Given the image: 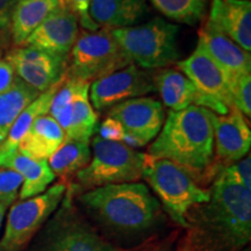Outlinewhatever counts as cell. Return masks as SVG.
<instances>
[{
  "label": "cell",
  "mask_w": 251,
  "mask_h": 251,
  "mask_svg": "<svg viewBox=\"0 0 251 251\" xmlns=\"http://www.w3.org/2000/svg\"><path fill=\"white\" fill-rule=\"evenodd\" d=\"M213 112L191 105L181 111H169L156 140L147 155L169 159L187 171L202 172L211 165L214 152Z\"/></svg>",
  "instance_id": "cell-1"
},
{
  "label": "cell",
  "mask_w": 251,
  "mask_h": 251,
  "mask_svg": "<svg viewBox=\"0 0 251 251\" xmlns=\"http://www.w3.org/2000/svg\"><path fill=\"white\" fill-rule=\"evenodd\" d=\"M85 208L106 227L121 233L148 230L161 214V203L142 183L112 184L79 197Z\"/></svg>",
  "instance_id": "cell-2"
},
{
  "label": "cell",
  "mask_w": 251,
  "mask_h": 251,
  "mask_svg": "<svg viewBox=\"0 0 251 251\" xmlns=\"http://www.w3.org/2000/svg\"><path fill=\"white\" fill-rule=\"evenodd\" d=\"M179 26L163 18H153L148 23L112 29L119 46L131 64L156 70L175 64L180 57L178 48Z\"/></svg>",
  "instance_id": "cell-3"
},
{
  "label": "cell",
  "mask_w": 251,
  "mask_h": 251,
  "mask_svg": "<svg viewBox=\"0 0 251 251\" xmlns=\"http://www.w3.org/2000/svg\"><path fill=\"white\" fill-rule=\"evenodd\" d=\"M209 226L228 247L242 248L251 237V191L218 174L206 202Z\"/></svg>",
  "instance_id": "cell-4"
},
{
  "label": "cell",
  "mask_w": 251,
  "mask_h": 251,
  "mask_svg": "<svg viewBox=\"0 0 251 251\" xmlns=\"http://www.w3.org/2000/svg\"><path fill=\"white\" fill-rule=\"evenodd\" d=\"M142 178L152 188L171 219L181 227H188L187 213L193 206L209 200V191L200 187L190 171L169 159L147 155Z\"/></svg>",
  "instance_id": "cell-5"
},
{
  "label": "cell",
  "mask_w": 251,
  "mask_h": 251,
  "mask_svg": "<svg viewBox=\"0 0 251 251\" xmlns=\"http://www.w3.org/2000/svg\"><path fill=\"white\" fill-rule=\"evenodd\" d=\"M92 148L90 163L76 174L79 186L92 190L112 184L135 183L142 178L146 153L98 135L93 137Z\"/></svg>",
  "instance_id": "cell-6"
},
{
  "label": "cell",
  "mask_w": 251,
  "mask_h": 251,
  "mask_svg": "<svg viewBox=\"0 0 251 251\" xmlns=\"http://www.w3.org/2000/svg\"><path fill=\"white\" fill-rule=\"evenodd\" d=\"M129 64L130 59L113 36L112 28L101 27L78 36L69 55L65 77L90 84Z\"/></svg>",
  "instance_id": "cell-7"
},
{
  "label": "cell",
  "mask_w": 251,
  "mask_h": 251,
  "mask_svg": "<svg viewBox=\"0 0 251 251\" xmlns=\"http://www.w3.org/2000/svg\"><path fill=\"white\" fill-rule=\"evenodd\" d=\"M59 183L39 196L14 203L8 213L0 251H20L45 222L56 212L67 192Z\"/></svg>",
  "instance_id": "cell-8"
},
{
  "label": "cell",
  "mask_w": 251,
  "mask_h": 251,
  "mask_svg": "<svg viewBox=\"0 0 251 251\" xmlns=\"http://www.w3.org/2000/svg\"><path fill=\"white\" fill-rule=\"evenodd\" d=\"M61 203L47 227L40 251H119L78 213L70 192H65Z\"/></svg>",
  "instance_id": "cell-9"
},
{
  "label": "cell",
  "mask_w": 251,
  "mask_h": 251,
  "mask_svg": "<svg viewBox=\"0 0 251 251\" xmlns=\"http://www.w3.org/2000/svg\"><path fill=\"white\" fill-rule=\"evenodd\" d=\"M177 67L196 87L193 105L209 109L218 115L228 114L234 106L230 84L201 43L198 42L192 55L177 62Z\"/></svg>",
  "instance_id": "cell-10"
},
{
  "label": "cell",
  "mask_w": 251,
  "mask_h": 251,
  "mask_svg": "<svg viewBox=\"0 0 251 251\" xmlns=\"http://www.w3.org/2000/svg\"><path fill=\"white\" fill-rule=\"evenodd\" d=\"M152 70L129 64L90 85V102L97 111L111 108L126 100L140 98L156 91Z\"/></svg>",
  "instance_id": "cell-11"
},
{
  "label": "cell",
  "mask_w": 251,
  "mask_h": 251,
  "mask_svg": "<svg viewBox=\"0 0 251 251\" xmlns=\"http://www.w3.org/2000/svg\"><path fill=\"white\" fill-rule=\"evenodd\" d=\"M6 59L13 65L17 76L40 93L61 81L69 65V57L31 47H18L11 50Z\"/></svg>",
  "instance_id": "cell-12"
},
{
  "label": "cell",
  "mask_w": 251,
  "mask_h": 251,
  "mask_svg": "<svg viewBox=\"0 0 251 251\" xmlns=\"http://www.w3.org/2000/svg\"><path fill=\"white\" fill-rule=\"evenodd\" d=\"M108 117L120 122L125 133L147 146L161 131L164 124V108L153 98H134L109 108Z\"/></svg>",
  "instance_id": "cell-13"
},
{
  "label": "cell",
  "mask_w": 251,
  "mask_h": 251,
  "mask_svg": "<svg viewBox=\"0 0 251 251\" xmlns=\"http://www.w3.org/2000/svg\"><path fill=\"white\" fill-rule=\"evenodd\" d=\"M78 20L68 9L58 7L25 41L23 47L69 57L79 36Z\"/></svg>",
  "instance_id": "cell-14"
},
{
  "label": "cell",
  "mask_w": 251,
  "mask_h": 251,
  "mask_svg": "<svg viewBox=\"0 0 251 251\" xmlns=\"http://www.w3.org/2000/svg\"><path fill=\"white\" fill-rule=\"evenodd\" d=\"M199 42L224 71L231 85L238 77L251 74V55L234 43L208 19L199 30Z\"/></svg>",
  "instance_id": "cell-15"
},
{
  "label": "cell",
  "mask_w": 251,
  "mask_h": 251,
  "mask_svg": "<svg viewBox=\"0 0 251 251\" xmlns=\"http://www.w3.org/2000/svg\"><path fill=\"white\" fill-rule=\"evenodd\" d=\"M214 143L219 158L227 163H235L244 158L251 147V130L246 117L236 107L228 114L213 113Z\"/></svg>",
  "instance_id": "cell-16"
},
{
  "label": "cell",
  "mask_w": 251,
  "mask_h": 251,
  "mask_svg": "<svg viewBox=\"0 0 251 251\" xmlns=\"http://www.w3.org/2000/svg\"><path fill=\"white\" fill-rule=\"evenodd\" d=\"M208 20L238 47L250 52V0H212Z\"/></svg>",
  "instance_id": "cell-17"
},
{
  "label": "cell",
  "mask_w": 251,
  "mask_h": 251,
  "mask_svg": "<svg viewBox=\"0 0 251 251\" xmlns=\"http://www.w3.org/2000/svg\"><path fill=\"white\" fill-rule=\"evenodd\" d=\"M149 13L147 0H91L90 17L100 27H130Z\"/></svg>",
  "instance_id": "cell-18"
},
{
  "label": "cell",
  "mask_w": 251,
  "mask_h": 251,
  "mask_svg": "<svg viewBox=\"0 0 251 251\" xmlns=\"http://www.w3.org/2000/svg\"><path fill=\"white\" fill-rule=\"evenodd\" d=\"M0 168L11 169L17 171L24 178L19 198L26 200L43 193L55 180L52 172L46 159H35L24 153L15 151L0 162Z\"/></svg>",
  "instance_id": "cell-19"
},
{
  "label": "cell",
  "mask_w": 251,
  "mask_h": 251,
  "mask_svg": "<svg viewBox=\"0 0 251 251\" xmlns=\"http://www.w3.org/2000/svg\"><path fill=\"white\" fill-rule=\"evenodd\" d=\"M65 140L64 131L51 115H41L19 144L18 151L35 159H48Z\"/></svg>",
  "instance_id": "cell-20"
},
{
  "label": "cell",
  "mask_w": 251,
  "mask_h": 251,
  "mask_svg": "<svg viewBox=\"0 0 251 251\" xmlns=\"http://www.w3.org/2000/svg\"><path fill=\"white\" fill-rule=\"evenodd\" d=\"M58 7V0H18L9 28L14 45L23 47L28 36Z\"/></svg>",
  "instance_id": "cell-21"
},
{
  "label": "cell",
  "mask_w": 251,
  "mask_h": 251,
  "mask_svg": "<svg viewBox=\"0 0 251 251\" xmlns=\"http://www.w3.org/2000/svg\"><path fill=\"white\" fill-rule=\"evenodd\" d=\"M156 91L171 111L178 112L193 105L197 91L191 80L176 69H162L153 75Z\"/></svg>",
  "instance_id": "cell-22"
},
{
  "label": "cell",
  "mask_w": 251,
  "mask_h": 251,
  "mask_svg": "<svg viewBox=\"0 0 251 251\" xmlns=\"http://www.w3.org/2000/svg\"><path fill=\"white\" fill-rule=\"evenodd\" d=\"M65 78V77H64ZM64 78L54 86L50 87L48 91L41 93L37 98L30 103L25 111L19 115L14 124L12 125L11 129H9L7 136L4 142L0 144V162L6 157L11 155L15 151H18L19 144L25 137V135L28 129L31 127L33 122L36 120L41 115H46L49 113L50 102H51L52 97L57 92L59 86L64 81Z\"/></svg>",
  "instance_id": "cell-23"
},
{
  "label": "cell",
  "mask_w": 251,
  "mask_h": 251,
  "mask_svg": "<svg viewBox=\"0 0 251 251\" xmlns=\"http://www.w3.org/2000/svg\"><path fill=\"white\" fill-rule=\"evenodd\" d=\"M39 91L17 76L13 86L0 93V144L4 142L19 115L40 96Z\"/></svg>",
  "instance_id": "cell-24"
},
{
  "label": "cell",
  "mask_w": 251,
  "mask_h": 251,
  "mask_svg": "<svg viewBox=\"0 0 251 251\" xmlns=\"http://www.w3.org/2000/svg\"><path fill=\"white\" fill-rule=\"evenodd\" d=\"M89 91L90 86L81 91L72 101L71 119L64 130V141L90 143V140L97 133L99 118L90 102Z\"/></svg>",
  "instance_id": "cell-25"
},
{
  "label": "cell",
  "mask_w": 251,
  "mask_h": 251,
  "mask_svg": "<svg viewBox=\"0 0 251 251\" xmlns=\"http://www.w3.org/2000/svg\"><path fill=\"white\" fill-rule=\"evenodd\" d=\"M90 143L79 141H64L48 159L55 176L67 178L83 170L91 161Z\"/></svg>",
  "instance_id": "cell-26"
},
{
  "label": "cell",
  "mask_w": 251,
  "mask_h": 251,
  "mask_svg": "<svg viewBox=\"0 0 251 251\" xmlns=\"http://www.w3.org/2000/svg\"><path fill=\"white\" fill-rule=\"evenodd\" d=\"M159 13L178 24L196 26L206 15V0H150Z\"/></svg>",
  "instance_id": "cell-27"
},
{
  "label": "cell",
  "mask_w": 251,
  "mask_h": 251,
  "mask_svg": "<svg viewBox=\"0 0 251 251\" xmlns=\"http://www.w3.org/2000/svg\"><path fill=\"white\" fill-rule=\"evenodd\" d=\"M24 178L17 171L0 168V203L6 208L13 203L20 193Z\"/></svg>",
  "instance_id": "cell-28"
},
{
  "label": "cell",
  "mask_w": 251,
  "mask_h": 251,
  "mask_svg": "<svg viewBox=\"0 0 251 251\" xmlns=\"http://www.w3.org/2000/svg\"><path fill=\"white\" fill-rule=\"evenodd\" d=\"M233 105L244 117H251V74L238 77L231 85Z\"/></svg>",
  "instance_id": "cell-29"
},
{
  "label": "cell",
  "mask_w": 251,
  "mask_h": 251,
  "mask_svg": "<svg viewBox=\"0 0 251 251\" xmlns=\"http://www.w3.org/2000/svg\"><path fill=\"white\" fill-rule=\"evenodd\" d=\"M219 174L251 191V157L249 155L231 165L226 166Z\"/></svg>",
  "instance_id": "cell-30"
},
{
  "label": "cell",
  "mask_w": 251,
  "mask_h": 251,
  "mask_svg": "<svg viewBox=\"0 0 251 251\" xmlns=\"http://www.w3.org/2000/svg\"><path fill=\"white\" fill-rule=\"evenodd\" d=\"M59 7L68 9L77 18L78 24L83 26L86 30L96 31L99 26L94 24L90 17V4L91 0H58Z\"/></svg>",
  "instance_id": "cell-31"
},
{
  "label": "cell",
  "mask_w": 251,
  "mask_h": 251,
  "mask_svg": "<svg viewBox=\"0 0 251 251\" xmlns=\"http://www.w3.org/2000/svg\"><path fill=\"white\" fill-rule=\"evenodd\" d=\"M97 134L99 137L106 141H113V142H122L125 130L120 125V122L113 118H106L101 122V125L97 128Z\"/></svg>",
  "instance_id": "cell-32"
},
{
  "label": "cell",
  "mask_w": 251,
  "mask_h": 251,
  "mask_svg": "<svg viewBox=\"0 0 251 251\" xmlns=\"http://www.w3.org/2000/svg\"><path fill=\"white\" fill-rule=\"evenodd\" d=\"M17 74L13 65L7 59H0V93L6 92L13 86Z\"/></svg>",
  "instance_id": "cell-33"
},
{
  "label": "cell",
  "mask_w": 251,
  "mask_h": 251,
  "mask_svg": "<svg viewBox=\"0 0 251 251\" xmlns=\"http://www.w3.org/2000/svg\"><path fill=\"white\" fill-rule=\"evenodd\" d=\"M18 0H0V34L11 28V18Z\"/></svg>",
  "instance_id": "cell-34"
},
{
  "label": "cell",
  "mask_w": 251,
  "mask_h": 251,
  "mask_svg": "<svg viewBox=\"0 0 251 251\" xmlns=\"http://www.w3.org/2000/svg\"><path fill=\"white\" fill-rule=\"evenodd\" d=\"M6 207L2 205V203H0V228H1V225H2V219H4L5 216V212H6Z\"/></svg>",
  "instance_id": "cell-35"
},
{
  "label": "cell",
  "mask_w": 251,
  "mask_h": 251,
  "mask_svg": "<svg viewBox=\"0 0 251 251\" xmlns=\"http://www.w3.org/2000/svg\"><path fill=\"white\" fill-rule=\"evenodd\" d=\"M151 251H163V250H151Z\"/></svg>",
  "instance_id": "cell-36"
},
{
  "label": "cell",
  "mask_w": 251,
  "mask_h": 251,
  "mask_svg": "<svg viewBox=\"0 0 251 251\" xmlns=\"http://www.w3.org/2000/svg\"><path fill=\"white\" fill-rule=\"evenodd\" d=\"M243 251H250V250H249V249H247V250H243Z\"/></svg>",
  "instance_id": "cell-37"
},
{
  "label": "cell",
  "mask_w": 251,
  "mask_h": 251,
  "mask_svg": "<svg viewBox=\"0 0 251 251\" xmlns=\"http://www.w3.org/2000/svg\"><path fill=\"white\" fill-rule=\"evenodd\" d=\"M0 58H1V52H0Z\"/></svg>",
  "instance_id": "cell-38"
},
{
  "label": "cell",
  "mask_w": 251,
  "mask_h": 251,
  "mask_svg": "<svg viewBox=\"0 0 251 251\" xmlns=\"http://www.w3.org/2000/svg\"><path fill=\"white\" fill-rule=\"evenodd\" d=\"M184 251H190V250H184Z\"/></svg>",
  "instance_id": "cell-39"
}]
</instances>
